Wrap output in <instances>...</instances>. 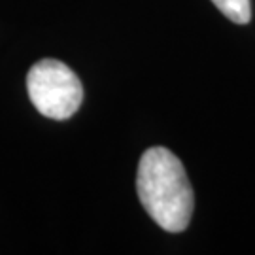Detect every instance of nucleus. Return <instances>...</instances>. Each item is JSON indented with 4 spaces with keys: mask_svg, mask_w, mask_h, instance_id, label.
I'll list each match as a JSON object with an SVG mask.
<instances>
[{
    "mask_svg": "<svg viewBox=\"0 0 255 255\" xmlns=\"http://www.w3.org/2000/svg\"><path fill=\"white\" fill-rule=\"evenodd\" d=\"M136 191L155 223L182 233L193 216L195 195L182 161L166 147H149L138 164Z\"/></svg>",
    "mask_w": 255,
    "mask_h": 255,
    "instance_id": "f257e3e1",
    "label": "nucleus"
},
{
    "mask_svg": "<svg viewBox=\"0 0 255 255\" xmlns=\"http://www.w3.org/2000/svg\"><path fill=\"white\" fill-rule=\"evenodd\" d=\"M27 89L38 112L59 121L72 118L83 101L80 78L66 64L55 59H44L28 70Z\"/></svg>",
    "mask_w": 255,
    "mask_h": 255,
    "instance_id": "f03ea898",
    "label": "nucleus"
},
{
    "mask_svg": "<svg viewBox=\"0 0 255 255\" xmlns=\"http://www.w3.org/2000/svg\"><path fill=\"white\" fill-rule=\"evenodd\" d=\"M214 6L237 25H246L252 19L250 0H212Z\"/></svg>",
    "mask_w": 255,
    "mask_h": 255,
    "instance_id": "7ed1b4c3",
    "label": "nucleus"
}]
</instances>
